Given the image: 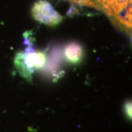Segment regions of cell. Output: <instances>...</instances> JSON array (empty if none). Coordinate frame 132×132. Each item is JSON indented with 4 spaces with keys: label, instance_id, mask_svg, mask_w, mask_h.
<instances>
[{
    "label": "cell",
    "instance_id": "8992f818",
    "mask_svg": "<svg viewBox=\"0 0 132 132\" xmlns=\"http://www.w3.org/2000/svg\"><path fill=\"white\" fill-rule=\"evenodd\" d=\"M125 110L127 114L128 118H131V102H128L127 103L125 104Z\"/></svg>",
    "mask_w": 132,
    "mask_h": 132
},
{
    "label": "cell",
    "instance_id": "3957f363",
    "mask_svg": "<svg viewBox=\"0 0 132 132\" xmlns=\"http://www.w3.org/2000/svg\"><path fill=\"white\" fill-rule=\"evenodd\" d=\"M33 18L41 23L48 26H54L62 20V16L45 0H39L32 8Z\"/></svg>",
    "mask_w": 132,
    "mask_h": 132
},
{
    "label": "cell",
    "instance_id": "5b68a950",
    "mask_svg": "<svg viewBox=\"0 0 132 132\" xmlns=\"http://www.w3.org/2000/svg\"><path fill=\"white\" fill-rule=\"evenodd\" d=\"M72 2L80 5H83L89 7H98L101 4L102 0H71Z\"/></svg>",
    "mask_w": 132,
    "mask_h": 132
},
{
    "label": "cell",
    "instance_id": "277c9868",
    "mask_svg": "<svg viewBox=\"0 0 132 132\" xmlns=\"http://www.w3.org/2000/svg\"><path fill=\"white\" fill-rule=\"evenodd\" d=\"M65 55L67 60L72 63H77L81 59L82 50L80 45L76 43H71L65 48Z\"/></svg>",
    "mask_w": 132,
    "mask_h": 132
},
{
    "label": "cell",
    "instance_id": "6da1fadb",
    "mask_svg": "<svg viewBox=\"0 0 132 132\" xmlns=\"http://www.w3.org/2000/svg\"><path fill=\"white\" fill-rule=\"evenodd\" d=\"M101 4L115 23L125 29H131V0H102Z\"/></svg>",
    "mask_w": 132,
    "mask_h": 132
},
{
    "label": "cell",
    "instance_id": "7a4b0ae2",
    "mask_svg": "<svg viewBox=\"0 0 132 132\" xmlns=\"http://www.w3.org/2000/svg\"><path fill=\"white\" fill-rule=\"evenodd\" d=\"M45 61L46 56L44 53L27 49L25 52L16 54L14 64L20 74L24 78H29L33 70L42 68Z\"/></svg>",
    "mask_w": 132,
    "mask_h": 132
}]
</instances>
